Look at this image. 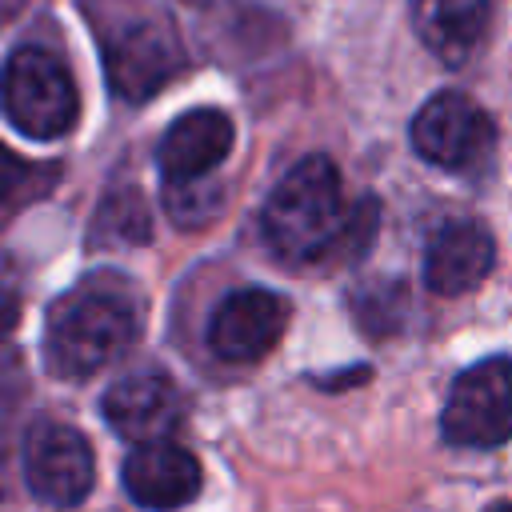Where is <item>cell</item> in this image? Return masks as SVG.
<instances>
[{"label":"cell","instance_id":"20","mask_svg":"<svg viewBox=\"0 0 512 512\" xmlns=\"http://www.w3.org/2000/svg\"><path fill=\"white\" fill-rule=\"evenodd\" d=\"M188 4H204V0H188Z\"/></svg>","mask_w":512,"mask_h":512},{"label":"cell","instance_id":"3","mask_svg":"<svg viewBox=\"0 0 512 512\" xmlns=\"http://www.w3.org/2000/svg\"><path fill=\"white\" fill-rule=\"evenodd\" d=\"M140 316L124 292L80 288L52 304L44 324V360L64 380H84L112 364L136 340Z\"/></svg>","mask_w":512,"mask_h":512},{"label":"cell","instance_id":"1","mask_svg":"<svg viewBox=\"0 0 512 512\" xmlns=\"http://www.w3.org/2000/svg\"><path fill=\"white\" fill-rule=\"evenodd\" d=\"M372 216V200L364 208L344 204L340 172L328 156H304L280 176V184L264 200V240L288 264H316L336 252H352V240H368L356 224Z\"/></svg>","mask_w":512,"mask_h":512},{"label":"cell","instance_id":"15","mask_svg":"<svg viewBox=\"0 0 512 512\" xmlns=\"http://www.w3.org/2000/svg\"><path fill=\"white\" fill-rule=\"evenodd\" d=\"M92 236L104 240L112 236L116 244H144L148 240V212L140 204L136 192H120V196H108L96 212V224H92Z\"/></svg>","mask_w":512,"mask_h":512},{"label":"cell","instance_id":"18","mask_svg":"<svg viewBox=\"0 0 512 512\" xmlns=\"http://www.w3.org/2000/svg\"><path fill=\"white\" fill-rule=\"evenodd\" d=\"M12 324H16V304L8 296H0V340L12 332Z\"/></svg>","mask_w":512,"mask_h":512},{"label":"cell","instance_id":"10","mask_svg":"<svg viewBox=\"0 0 512 512\" xmlns=\"http://www.w3.org/2000/svg\"><path fill=\"white\" fill-rule=\"evenodd\" d=\"M496 260V244L484 224L476 220H448L432 232L424 252V284L436 296H464L472 292Z\"/></svg>","mask_w":512,"mask_h":512},{"label":"cell","instance_id":"2","mask_svg":"<svg viewBox=\"0 0 512 512\" xmlns=\"http://www.w3.org/2000/svg\"><path fill=\"white\" fill-rule=\"evenodd\" d=\"M80 8L96 32L116 96L148 100L180 72V32L156 0H80Z\"/></svg>","mask_w":512,"mask_h":512},{"label":"cell","instance_id":"19","mask_svg":"<svg viewBox=\"0 0 512 512\" xmlns=\"http://www.w3.org/2000/svg\"><path fill=\"white\" fill-rule=\"evenodd\" d=\"M484 512H512V504H492V508H484Z\"/></svg>","mask_w":512,"mask_h":512},{"label":"cell","instance_id":"13","mask_svg":"<svg viewBox=\"0 0 512 512\" xmlns=\"http://www.w3.org/2000/svg\"><path fill=\"white\" fill-rule=\"evenodd\" d=\"M488 20V0H412V24L420 40L444 60L464 64Z\"/></svg>","mask_w":512,"mask_h":512},{"label":"cell","instance_id":"8","mask_svg":"<svg viewBox=\"0 0 512 512\" xmlns=\"http://www.w3.org/2000/svg\"><path fill=\"white\" fill-rule=\"evenodd\" d=\"M292 304L272 288H236L228 292L212 320H208V348L228 364H252L264 360L284 328H288Z\"/></svg>","mask_w":512,"mask_h":512},{"label":"cell","instance_id":"9","mask_svg":"<svg viewBox=\"0 0 512 512\" xmlns=\"http://www.w3.org/2000/svg\"><path fill=\"white\" fill-rule=\"evenodd\" d=\"M104 420L132 444H156L184 420V396L168 376L136 372L104 392Z\"/></svg>","mask_w":512,"mask_h":512},{"label":"cell","instance_id":"11","mask_svg":"<svg viewBox=\"0 0 512 512\" xmlns=\"http://www.w3.org/2000/svg\"><path fill=\"white\" fill-rule=\"evenodd\" d=\"M124 488L140 508L152 512L184 508L200 492V460L172 440L140 444L124 460Z\"/></svg>","mask_w":512,"mask_h":512},{"label":"cell","instance_id":"16","mask_svg":"<svg viewBox=\"0 0 512 512\" xmlns=\"http://www.w3.org/2000/svg\"><path fill=\"white\" fill-rule=\"evenodd\" d=\"M164 204H168V216H172L180 228H204V224L220 212V188H216L208 176L184 180V184H168Z\"/></svg>","mask_w":512,"mask_h":512},{"label":"cell","instance_id":"7","mask_svg":"<svg viewBox=\"0 0 512 512\" xmlns=\"http://www.w3.org/2000/svg\"><path fill=\"white\" fill-rule=\"evenodd\" d=\"M24 480L32 496L56 508H72L92 492L96 464L88 440L60 420H40L32 424L24 440Z\"/></svg>","mask_w":512,"mask_h":512},{"label":"cell","instance_id":"14","mask_svg":"<svg viewBox=\"0 0 512 512\" xmlns=\"http://www.w3.org/2000/svg\"><path fill=\"white\" fill-rule=\"evenodd\" d=\"M60 168L56 164H36L16 156L12 148L0 144V224L12 220L20 208H28L32 200H40L52 184H56Z\"/></svg>","mask_w":512,"mask_h":512},{"label":"cell","instance_id":"12","mask_svg":"<svg viewBox=\"0 0 512 512\" xmlns=\"http://www.w3.org/2000/svg\"><path fill=\"white\" fill-rule=\"evenodd\" d=\"M232 148V120L220 108H192L176 116L156 148V164L168 184L208 176Z\"/></svg>","mask_w":512,"mask_h":512},{"label":"cell","instance_id":"5","mask_svg":"<svg viewBox=\"0 0 512 512\" xmlns=\"http://www.w3.org/2000/svg\"><path fill=\"white\" fill-rule=\"evenodd\" d=\"M440 428L456 448H496L512 440V356H488L464 368L448 388Z\"/></svg>","mask_w":512,"mask_h":512},{"label":"cell","instance_id":"6","mask_svg":"<svg viewBox=\"0 0 512 512\" xmlns=\"http://www.w3.org/2000/svg\"><path fill=\"white\" fill-rule=\"evenodd\" d=\"M492 120L464 92H436L412 120V148L436 168H476L492 152Z\"/></svg>","mask_w":512,"mask_h":512},{"label":"cell","instance_id":"17","mask_svg":"<svg viewBox=\"0 0 512 512\" xmlns=\"http://www.w3.org/2000/svg\"><path fill=\"white\" fill-rule=\"evenodd\" d=\"M8 484H12V440L0 432V496L8 492Z\"/></svg>","mask_w":512,"mask_h":512},{"label":"cell","instance_id":"4","mask_svg":"<svg viewBox=\"0 0 512 512\" xmlns=\"http://www.w3.org/2000/svg\"><path fill=\"white\" fill-rule=\"evenodd\" d=\"M0 108L32 140H56L76 124L80 96L68 64L48 48H16L0 68Z\"/></svg>","mask_w":512,"mask_h":512}]
</instances>
